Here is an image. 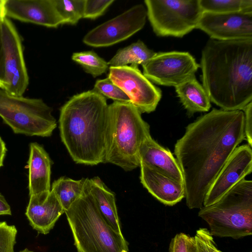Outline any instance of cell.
<instances>
[{
	"instance_id": "3957f363",
	"label": "cell",
	"mask_w": 252,
	"mask_h": 252,
	"mask_svg": "<svg viewBox=\"0 0 252 252\" xmlns=\"http://www.w3.org/2000/svg\"><path fill=\"white\" fill-rule=\"evenodd\" d=\"M108 124L106 99L94 90L74 95L62 106L60 137L75 162H105Z\"/></svg>"
},
{
	"instance_id": "d4e9b609",
	"label": "cell",
	"mask_w": 252,
	"mask_h": 252,
	"mask_svg": "<svg viewBox=\"0 0 252 252\" xmlns=\"http://www.w3.org/2000/svg\"><path fill=\"white\" fill-rule=\"evenodd\" d=\"M71 59L80 65L86 72L94 77L105 73L109 68L108 62L94 51L74 53Z\"/></svg>"
},
{
	"instance_id": "f1b7e54d",
	"label": "cell",
	"mask_w": 252,
	"mask_h": 252,
	"mask_svg": "<svg viewBox=\"0 0 252 252\" xmlns=\"http://www.w3.org/2000/svg\"><path fill=\"white\" fill-rule=\"evenodd\" d=\"M17 233L15 226L0 222V252H15Z\"/></svg>"
},
{
	"instance_id": "8d00e7d4",
	"label": "cell",
	"mask_w": 252,
	"mask_h": 252,
	"mask_svg": "<svg viewBox=\"0 0 252 252\" xmlns=\"http://www.w3.org/2000/svg\"><path fill=\"white\" fill-rule=\"evenodd\" d=\"M20 252H34L30 251V250H28V249H25L24 250L20 251Z\"/></svg>"
},
{
	"instance_id": "484cf974",
	"label": "cell",
	"mask_w": 252,
	"mask_h": 252,
	"mask_svg": "<svg viewBox=\"0 0 252 252\" xmlns=\"http://www.w3.org/2000/svg\"><path fill=\"white\" fill-rule=\"evenodd\" d=\"M63 24L74 25L83 18L85 0H53Z\"/></svg>"
},
{
	"instance_id": "83f0119b",
	"label": "cell",
	"mask_w": 252,
	"mask_h": 252,
	"mask_svg": "<svg viewBox=\"0 0 252 252\" xmlns=\"http://www.w3.org/2000/svg\"><path fill=\"white\" fill-rule=\"evenodd\" d=\"M93 90L114 101L131 102L126 93L108 77L96 80Z\"/></svg>"
},
{
	"instance_id": "9c48e42d",
	"label": "cell",
	"mask_w": 252,
	"mask_h": 252,
	"mask_svg": "<svg viewBox=\"0 0 252 252\" xmlns=\"http://www.w3.org/2000/svg\"><path fill=\"white\" fill-rule=\"evenodd\" d=\"M142 66L143 74L151 82L174 87L195 76L199 67L189 53L176 51L156 52Z\"/></svg>"
},
{
	"instance_id": "d6986e66",
	"label": "cell",
	"mask_w": 252,
	"mask_h": 252,
	"mask_svg": "<svg viewBox=\"0 0 252 252\" xmlns=\"http://www.w3.org/2000/svg\"><path fill=\"white\" fill-rule=\"evenodd\" d=\"M51 160L44 148L36 142L30 145L29 195L51 190Z\"/></svg>"
},
{
	"instance_id": "e575fe53",
	"label": "cell",
	"mask_w": 252,
	"mask_h": 252,
	"mask_svg": "<svg viewBox=\"0 0 252 252\" xmlns=\"http://www.w3.org/2000/svg\"><path fill=\"white\" fill-rule=\"evenodd\" d=\"M7 149L4 142L0 136V167L3 166V160Z\"/></svg>"
},
{
	"instance_id": "8fae6325",
	"label": "cell",
	"mask_w": 252,
	"mask_h": 252,
	"mask_svg": "<svg viewBox=\"0 0 252 252\" xmlns=\"http://www.w3.org/2000/svg\"><path fill=\"white\" fill-rule=\"evenodd\" d=\"M109 71L108 77L126 93L141 113L156 110L161 91L144 75L138 65L109 66Z\"/></svg>"
},
{
	"instance_id": "7a4b0ae2",
	"label": "cell",
	"mask_w": 252,
	"mask_h": 252,
	"mask_svg": "<svg viewBox=\"0 0 252 252\" xmlns=\"http://www.w3.org/2000/svg\"><path fill=\"white\" fill-rule=\"evenodd\" d=\"M202 86L211 102L226 111L242 110L252 100V39L210 38L202 49Z\"/></svg>"
},
{
	"instance_id": "1f68e13d",
	"label": "cell",
	"mask_w": 252,
	"mask_h": 252,
	"mask_svg": "<svg viewBox=\"0 0 252 252\" xmlns=\"http://www.w3.org/2000/svg\"><path fill=\"white\" fill-rule=\"evenodd\" d=\"M244 114V131L248 145L252 147V102L242 110Z\"/></svg>"
},
{
	"instance_id": "7c38bea8",
	"label": "cell",
	"mask_w": 252,
	"mask_h": 252,
	"mask_svg": "<svg viewBox=\"0 0 252 252\" xmlns=\"http://www.w3.org/2000/svg\"><path fill=\"white\" fill-rule=\"evenodd\" d=\"M146 18L145 7L142 4L135 5L91 30L84 36L83 41L94 47L113 45L140 31L145 26Z\"/></svg>"
},
{
	"instance_id": "8992f818",
	"label": "cell",
	"mask_w": 252,
	"mask_h": 252,
	"mask_svg": "<svg viewBox=\"0 0 252 252\" xmlns=\"http://www.w3.org/2000/svg\"><path fill=\"white\" fill-rule=\"evenodd\" d=\"M213 236L238 239L252 234V181L243 179L215 203L199 209Z\"/></svg>"
},
{
	"instance_id": "277c9868",
	"label": "cell",
	"mask_w": 252,
	"mask_h": 252,
	"mask_svg": "<svg viewBox=\"0 0 252 252\" xmlns=\"http://www.w3.org/2000/svg\"><path fill=\"white\" fill-rule=\"evenodd\" d=\"M151 136L150 126L131 102L114 101L109 105V124L105 162L126 171L140 166L139 152Z\"/></svg>"
},
{
	"instance_id": "7402d4cb",
	"label": "cell",
	"mask_w": 252,
	"mask_h": 252,
	"mask_svg": "<svg viewBox=\"0 0 252 252\" xmlns=\"http://www.w3.org/2000/svg\"><path fill=\"white\" fill-rule=\"evenodd\" d=\"M156 53L141 40L120 49L108 62L109 66H122L128 64L143 65Z\"/></svg>"
},
{
	"instance_id": "cb8c5ba5",
	"label": "cell",
	"mask_w": 252,
	"mask_h": 252,
	"mask_svg": "<svg viewBox=\"0 0 252 252\" xmlns=\"http://www.w3.org/2000/svg\"><path fill=\"white\" fill-rule=\"evenodd\" d=\"M202 12L252 13V0H198Z\"/></svg>"
},
{
	"instance_id": "d6a6232c",
	"label": "cell",
	"mask_w": 252,
	"mask_h": 252,
	"mask_svg": "<svg viewBox=\"0 0 252 252\" xmlns=\"http://www.w3.org/2000/svg\"><path fill=\"white\" fill-rule=\"evenodd\" d=\"M4 72L3 64V54L2 49L1 32L0 30V89H2L4 83Z\"/></svg>"
},
{
	"instance_id": "5b68a950",
	"label": "cell",
	"mask_w": 252,
	"mask_h": 252,
	"mask_svg": "<svg viewBox=\"0 0 252 252\" xmlns=\"http://www.w3.org/2000/svg\"><path fill=\"white\" fill-rule=\"evenodd\" d=\"M64 213L78 252H128L122 233L101 217L86 183L82 195Z\"/></svg>"
},
{
	"instance_id": "44dd1931",
	"label": "cell",
	"mask_w": 252,
	"mask_h": 252,
	"mask_svg": "<svg viewBox=\"0 0 252 252\" xmlns=\"http://www.w3.org/2000/svg\"><path fill=\"white\" fill-rule=\"evenodd\" d=\"M182 104L189 115L196 112H208L211 106L210 98L193 76L175 87Z\"/></svg>"
},
{
	"instance_id": "d590c367",
	"label": "cell",
	"mask_w": 252,
	"mask_h": 252,
	"mask_svg": "<svg viewBox=\"0 0 252 252\" xmlns=\"http://www.w3.org/2000/svg\"><path fill=\"white\" fill-rule=\"evenodd\" d=\"M4 3L5 0H0V26L6 18Z\"/></svg>"
},
{
	"instance_id": "836d02e7",
	"label": "cell",
	"mask_w": 252,
	"mask_h": 252,
	"mask_svg": "<svg viewBox=\"0 0 252 252\" xmlns=\"http://www.w3.org/2000/svg\"><path fill=\"white\" fill-rule=\"evenodd\" d=\"M11 215V208L4 197L0 193V215Z\"/></svg>"
},
{
	"instance_id": "ba28073f",
	"label": "cell",
	"mask_w": 252,
	"mask_h": 252,
	"mask_svg": "<svg viewBox=\"0 0 252 252\" xmlns=\"http://www.w3.org/2000/svg\"><path fill=\"white\" fill-rule=\"evenodd\" d=\"M147 17L158 36L182 37L194 29L202 13L198 0H146Z\"/></svg>"
},
{
	"instance_id": "9a60e30c",
	"label": "cell",
	"mask_w": 252,
	"mask_h": 252,
	"mask_svg": "<svg viewBox=\"0 0 252 252\" xmlns=\"http://www.w3.org/2000/svg\"><path fill=\"white\" fill-rule=\"evenodd\" d=\"M6 17L49 28L63 24L53 0H5Z\"/></svg>"
},
{
	"instance_id": "2e32d148",
	"label": "cell",
	"mask_w": 252,
	"mask_h": 252,
	"mask_svg": "<svg viewBox=\"0 0 252 252\" xmlns=\"http://www.w3.org/2000/svg\"><path fill=\"white\" fill-rule=\"evenodd\" d=\"M30 196L25 214L34 229L46 234L64 210L51 190Z\"/></svg>"
},
{
	"instance_id": "30bf717a",
	"label": "cell",
	"mask_w": 252,
	"mask_h": 252,
	"mask_svg": "<svg viewBox=\"0 0 252 252\" xmlns=\"http://www.w3.org/2000/svg\"><path fill=\"white\" fill-rule=\"evenodd\" d=\"M4 79L3 89L8 94L22 96L29 85V76L20 36L13 24L5 18L0 26Z\"/></svg>"
},
{
	"instance_id": "52a82bcc",
	"label": "cell",
	"mask_w": 252,
	"mask_h": 252,
	"mask_svg": "<svg viewBox=\"0 0 252 252\" xmlns=\"http://www.w3.org/2000/svg\"><path fill=\"white\" fill-rule=\"evenodd\" d=\"M52 112L41 99L15 96L0 89V117L15 133L50 136L57 127Z\"/></svg>"
},
{
	"instance_id": "4316f807",
	"label": "cell",
	"mask_w": 252,
	"mask_h": 252,
	"mask_svg": "<svg viewBox=\"0 0 252 252\" xmlns=\"http://www.w3.org/2000/svg\"><path fill=\"white\" fill-rule=\"evenodd\" d=\"M190 252H223L217 247L213 236L210 231L200 228L191 237Z\"/></svg>"
},
{
	"instance_id": "e0dca14e",
	"label": "cell",
	"mask_w": 252,
	"mask_h": 252,
	"mask_svg": "<svg viewBox=\"0 0 252 252\" xmlns=\"http://www.w3.org/2000/svg\"><path fill=\"white\" fill-rule=\"evenodd\" d=\"M140 182L155 198L164 205L173 206L185 198L184 183L140 162Z\"/></svg>"
},
{
	"instance_id": "ffe728a7",
	"label": "cell",
	"mask_w": 252,
	"mask_h": 252,
	"mask_svg": "<svg viewBox=\"0 0 252 252\" xmlns=\"http://www.w3.org/2000/svg\"><path fill=\"white\" fill-rule=\"evenodd\" d=\"M86 185L103 220L114 231L122 233L114 193L98 177L87 178Z\"/></svg>"
},
{
	"instance_id": "5bb4252c",
	"label": "cell",
	"mask_w": 252,
	"mask_h": 252,
	"mask_svg": "<svg viewBox=\"0 0 252 252\" xmlns=\"http://www.w3.org/2000/svg\"><path fill=\"white\" fill-rule=\"evenodd\" d=\"M252 171V147L248 144L238 146L211 185L203 206H209L215 203Z\"/></svg>"
},
{
	"instance_id": "6da1fadb",
	"label": "cell",
	"mask_w": 252,
	"mask_h": 252,
	"mask_svg": "<svg viewBox=\"0 0 252 252\" xmlns=\"http://www.w3.org/2000/svg\"><path fill=\"white\" fill-rule=\"evenodd\" d=\"M245 139L242 110L213 109L189 124L174 146L189 209H200L226 162Z\"/></svg>"
},
{
	"instance_id": "603a6c76",
	"label": "cell",
	"mask_w": 252,
	"mask_h": 252,
	"mask_svg": "<svg viewBox=\"0 0 252 252\" xmlns=\"http://www.w3.org/2000/svg\"><path fill=\"white\" fill-rule=\"evenodd\" d=\"M86 179L75 180L63 176L52 183L51 190L55 193L64 212L82 195Z\"/></svg>"
},
{
	"instance_id": "ac0fdd59",
	"label": "cell",
	"mask_w": 252,
	"mask_h": 252,
	"mask_svg": "<svg viewBox=\"0 0 252 252\" xmlns=\"http://www.w3.org/2000/svg\"><path fill=\"white\" fill-rule=\"evenodd\" d=\"M139 157L140 163L183 183V174L176 158L170 150L160 146L151 136L142 143Z\"/></svg>"
},
{
	"instance_id": "4fadbf2b",
	"label": "cell",
	"mask_w": 252,
	"mask_h": 252,
	"mask_svg": "<svg viewBox=\"0 0 252 252\" xmlns=\"http://www.w3.org/2000/svg\"><path fill=\"white\" fill-rule=\"evenodd\" d=\"M196 29L219 41L252 39V13L202 12Z\"/></svg>"
},
{
	"instance_id": "4dcf8cb0",
	"label": "cell",
	"mask_w": 252,
	"mask_h": 252,
	"mask_svg": "<svg viewBox=\"0 0 252 252\" xmlns=\"http://www.w3.org/2000/svg\"><path fill=\"white\" fill-rule=\"evenodd\" d=\"M191 236L184 233L177 234L171 240L169 252H190Z\"/></svg>"
},
{
	"instance_id": "f546056e",
	"label": "cell",
	"mask_w": 252,
	"mask_h": 252,
	"mask_svg": "<svg viewBox=\"0 0 252 252\" xmlns=\"http://www.w3.org/2000/svg\"><path fill=\"white\" fill-rule=\"evenodd\" d=\"M114 0H85L83 18L95 19L102 15Z\"/></svg>"
}]
</instances>
